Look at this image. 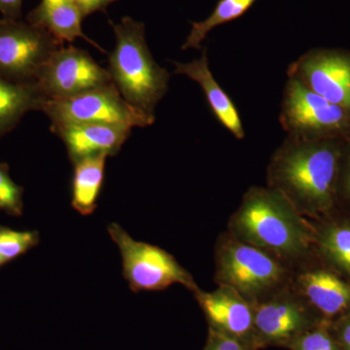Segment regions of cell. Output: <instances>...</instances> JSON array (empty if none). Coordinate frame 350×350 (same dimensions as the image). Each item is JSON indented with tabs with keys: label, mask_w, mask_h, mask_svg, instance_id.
Wrapping results in <instances>:
<instances>
[{
	"label": "cell",
	"mask_w": 350,
	"mask_h": 350,
	"mask_svg": "<svg viewBox=\"0 0 350 350\" xmlns=\"http://www.w3.org/2000/svg\"><path fill=\"white\" fill-rule=\"evenodd\" d=\"M345 140L287 137L269 160L267 186L310 220L333 213L338 208V165Z\"/></svg>",
	"instance_id": "obj_1"
},
{
	"label": "cell",
	"mask_w": 350,
	"mask_h": 350,
	"mask_svg": "<svg viewBox=\"0 0 350 350\" xmlns=\"http://www.w3.org/2000/svg\"><path fill=\"white\" fill-rule=\"evenodd\" d=\"M227 232L273 253L293 268L314 255L312 221L268 186L246 191L228 222Z\"/></svg>",
	"instance_id": "obj_2"
},
{
	"label": "cell",
	"mask_w": 350,
	"mask_h": 350,
	"mask_svg": "<svg viewBox=\"0 0 350 350\" xmlns=\"http://www.w3.org/2000/svg\"><path fill=\"white\" fill-rule=\"evenodd\" d=\"M110 24L116 38L108 55L112 81L131 107L155 116L157 105L169 90L170 73L152 56L144 23L125 17Z\"/></svg>",
	"instance_id": "obj_3"
},
{
	"label": "cell",
	"mask_w": 350,
	"mask_h": 350,
	"mask_svg": "<svg viewBox=\"0 0 350 350\" xmlns=\"http://www.w3.org/2000/svg\"><path fill=\"white\" fill-rule=\"evenodd\" d=\"M293 267L273 253L251 245L226 231L215 246L217 285L239 292L254 305L291 284Z\"/></svg>",
	"instance_id": "obj_4"
},
{
	"label": "cell",
	"mask_w": 350,
	"mask_h": 350,
	"mask_svg": "<svg viewBox=\"0 0 350 350\" xmlns=\"http://www.w3.org/2000/svg\"><path fill=\"white\" fill-rule=\"evenodd\" d=\"M280 122L287 137L296 139L350 137V112L292 77H288L283 91Z\"/></svg>",
	"instance_id": "obj_5"
},
{
	"label": "cell",
	"mask_w": 350,
	"mask_h": 350,
	"mask_svg": "<svg viewBox=\"0 0 350 350\" xmlns=\"http://www.w3.org/2000/svg\"><path fill=\"white\" fill-rule=\"evenodd\" d=\"M107 231L121 253L123 276L131 291H163L181 284L193 293L199 288L192 275L167 251L135 241L117 223L108 225Z\"/></svg>",
	"instance_id": "obj_6"
},
{
	"label": "cell",
	"mask_w": 350,
	"mask_h": 350,
	"mask_svg": "<svg viewBox=\"0 0 350 350\" xmlns=\"http://www.w3.org/2000/svg\"><path fill=\"white\" fill-rule=\"evenodd\" d=\"M41 111L51 123L105 124L133 129L153 125L156 120L126 103L114 83L69 98L47 100Z\"/></svg>",
	"instance_id": "obj_7"
},
{
	"label": "cell",
	"mask_w": 350,
	"mask_h": 350,
	"mask_svg": "<svg viewBox=\"0 0 350 350\" xmlns=\"http://www.w3.org/2000/svg\"><path fill=\"white\" fill-rule=\"evenodd\" d=\"M64 42L49 31L19 20H0V76L36 83L41 69Z\"/></svg>",
	"instance_id": "obj_8"
},
{
	"label": "cell",
	"mask_w": 350,
	"mask_h": 350,
	"mask_svg": "<svg viewBox=\"0 0 350 350\" xmlns=\"http://www.w3.org/2000/svg\"><path fill=\"white\" fill-rule=\"evenodd\" d=\"M254 337L258 349L288 345L323 322L305 300L289 286L253 305Z\"/></svg>",
	"instance_id": "obj_9"
},
{
	"label": "cell",
	"mask_w": 350,
	"mask_h": 350,
	"mask_svg": "<svg viewBox=\"0 0 350 350\" xmlns=\"http://www.w3.org/2000/svg\"><path fill=\"white\" fill-rule=\"evenodd\" d=\"M36 84L48 100L66 98L113 84L103 68L87 51L75 46L59 48L41 69Z\"/></svg>",
	"instance_id": "obj_10"
},
{
	"label": "cell",
	"mask_w": 350,
	"mask_h": 350,
	"mask_svg": "<svg viewBox=\"0 0 350 350\" xmlns=\"http://www.w3.org/2000/svg\"><path fill=\"white\" fill-rule=\"evenodd\" d=\"M291 287L323 321L350 313V280L315 255L294 267Z\"/></svg>",
	"instance_id": "obj_11"
},
{
	"label": "cell",
	"mask_w": 350,
	"mask_h": 350,
	"mask_svg": "<svg viewBox=\"0 0 350 350\" xmlns=\"http://www.w3.org/2000/svg\"><path fill=\"white\" fill-rule=\"evenodd\" d=\"M288 77L350 112V51L317 48L290 64Z\"/></svg>",
	"instance_id": "obj_12"
},
{
	"label": "cell",
	"mask_w": 350,
	"mask_h": 350,
	"mask_svg": "<svg viewBox=\"0 0 350 350\" xmlns=\"http://www.w3.org/2000/svg\"><path fill=\"white\" fill-rule=\"evenodd\" d=\"M193 295L206 317L209 330L238 338L258 349L254 337V308L251 301L226 285H217L211 292L199 287Z\"/></svg>",
	"instance_id": "obj_13"
},
{
	"label": "cell",
	"mask_w": 350,
	"mask_h": 350,
	"mask_svg": "<svg viewBox=\"0 0 350 350\" xmlns=\"http://www.w3.org/2000/svg\"><path fill=\"white\" fill-rule=\"evenodd\" d=\"M51 131L66 145L73 163L93 157L116 156L130 137L131 129L92 123H51Z\"/></svg>",
	"instance_id": "obj_14"
},
{
	"label": "cell",
	"mask_w": 350,
	"mask_h": 350,
	"mask_svg": "<svg viewBox=\"0 0 350 350\" xmlns=\"http://www.w3.org/2000/svg\"><path fill=\"white\" fill-rule=\"evenodd\" d=\"M174 66L175 75L186 76L199 84L219 123L237 139L243 140L245 137V131L241 115L234 101L216 81L211 72L206 48L202 50L199 59L190 63L174 62Z\"/></svg>",
	"instance_id": "obj_15"
},
{
	"label": "cell",
	"mask_w": 350,
	"mask_h": 350,
	"mask_svg": "<svg viewBox=\"0 0 350 350\" xmlns=\"http://www.w3.org/2000/svg\"><path fill=\"white\" fill-rule=\"evenodd\" d=\"M310 221L313 254L350 280V211L337 208Z\"/></svg>",
	"instance_id": "obj_16"
},
{
	"label": "cell",
	"mask_w": 350,
	"mask_h": 350,
	"mask_svg": "<svg viewBox=\"0 0 350 350\" xmlns=\"http://www.w3.org/2000/svg\"><path fill=\"white\" fill-rule=\"evenodd\" d=\"M84 18L73 0H40V3L29 13L27 21L49 31L62 42H73L76 38H82L105 53L98 44L83 32Z\"/></svg>",
	"instance_id": "obj_17"
},
{
	"label": "cell",
	"mask_w": 350,
	"mask_h": 350,
	"mask_svg": "<svg viewBox=\"0 0 350 350\" xmlns=\"http://www.w3.org/2000/svg\"><path fill=\"white\" fill-rule=\"evenodd\" d=\"M47 100L36 83L14 82L0 76V137L12 131L27 112L41 111Z\"/></svg>",
	"instance_id": "obj_18"
},
{
	"label": "cell",
	"mask_w": 350,
	"mask_h": 350,
	"mask_svg": "<svg viewBox=\"0 0 350 350\" xmlns=\"http://www.w3.org/2000/svg\"><path fill=\"white\" fill-rule=\"evenodd\" d=\"M107 159V156H98L73 163L71 206L83 216L92 215L98 207Z\"/></svg>",
	"instance_id": "obj_19"
},
{
	"label": "cell",
	"mask_w": 350,
	"mask_h": 350,
	"mask_svg": "<svg viewBox=\"0 0 350 350\" xmlns=\"http://www.w3.org/2000/svg\"><path fill=\"white\" fill-rule=\"evenodd\" d=\"M257 0H219L213 13L200 22L191 23V29L182 50L202 49V44L216 27L243 17Z\"/></svg>",
	"instance_id": "obj_20"
},
{
	"label": "cell",
	"mask_w": 350,
	"mask_h": 350,
	"mask_svg": "<svg viewBox=\"0 0 350 350\" xmlns=\"http://www.w3.org/2000/svg\"><path fill=\"white\" fill-rule=\"evenodd\" d=\"M39 241L38 231H15L0 225V257L5 265L38 246Z\"/></svg>",
	"instance_id": "obj_21"
},
{
	"label": "cell",
	"mask_w": 350,
	"mask_h": 350,
	"mask_svg": "<svg viewBox=\"0 0 350 350\" xmlns=\"http://www.w3.org/2000/svg\"><path fill=\"white\" fill-rule=\"evenodd\" d=\"M289 350H342L332 330L330 322L323 321L292 340Z\"/></svg>",
	"instance_id": "obj_22"
},
{
	"label": "cell",
	"mask_w": 350,
	"mask_h": 350,
	"mask_svg": "<svg viewBox=\"0 0 350 350\" xmlns=\"http://www.w3.org/2000/svg\"><path fill=\"white\" fill-rule=\"evenodd\" d=\"M24 188L18 185L10 176L8 163H0V211L14 217L24 213Z\"/></svg>",
	"instance_id": "obj_23"
},
{
	"label": "cell",
	"mask_w": 350,
	"mask_h": 350,
	"mask_svg": "<svg viewBox=\"0 0 350 350\" xmlns=\"http://www.w3.org/2000/svg\"><path fill=\"white\" fill-rule=\"evenodd\" d=\"M338 208L350 211V137L345 139L338 165Z\"/></svg>",
	"instance_id": "obj_24"
},
{
	"label": "cell",
	"mask_w": 350,
	"mask_h": 350,
	"mask_svg": "<svg viewBox=\"0 0 350 350\" xmlns=\"http://www.w3.org/2000/svg\"><path fill=\"white\" fill-rule=\"evenodd\" d=\"M204 350H258L254 345L244 342L238 338L228 337L213 330H209Z\"/></svg>",
	"instance_id": "obj_25"
},
{
	"label": "cell",
	"mask_w": 350,
	"mask_h": 350,
	"mask_svg": "<svg viewBox=\"0 0 350 350\" xmlns=\"http://www.w3.org/2000/svg\"><path fill=\"white\" fill-rule=\"evenodd\" d=\"M330 323L340 349L350 350V313Z\"/></svg>",
	"instance_id": "obj_26"
},
{
	"label": "cell",
	"mask_w": 350,
	"mask_h": 350,
	"mask_svg": "<svg viewBox=\"0 0 350 350\" xmlns=\"http://www.w3.org/2000/svg\"><path fill=\"white\" fill-rule=\"evenodd\" d=\"M73 1L79 7L84 17H87L100 11L105 12L108 6L119 0H73Z\"/></svg>",
	"instance_id": "obj_27"
},
{
	"label": "cell",
	"mask_w": 350,
	"mask_h": 350,
	"mask_svg": "<svg viewBox=\"0 0 350 350\" xmlns=\"http://www.w3.org/2000/svg\"><path fill=\"white\" fill-rule=\"evenodd\" d=\"M24 0H0V14L4 19L19 20Z\"/></svg>",
	"instance_id": "obj_28"
},
{
	"label": "cell",
	"mask_w": 350,
	"mask_h": 350,
	"mask_svg": "<svg viewBox=\"0 0 350 350\" xmlns=\"http://www.w3.org/2000/svg\"><path fill=\"white\" fill-rule=\"evenodd\" d=\"M5 265V262H3V260L1 259V257H0V268H1L2 266H4Z\"/></svg>",
	"instance_id": "obj_29"
}]
</instances>
